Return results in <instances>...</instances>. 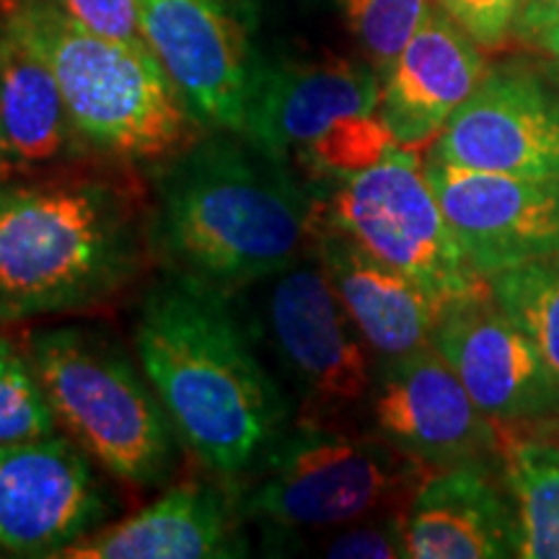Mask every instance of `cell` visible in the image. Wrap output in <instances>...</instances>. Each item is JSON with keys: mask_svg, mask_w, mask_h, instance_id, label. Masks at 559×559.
<instances>
[{"mask_svg": "<svg viewBox=\"0 0 559 559\" xmlns=\"http://www.w3.org/2000/svg\"><path fill=\"white\" fill-rule=\"evenodd\" d=\"M485 50L438 3L381 73L379 115L402 148L417 151L474 94L487 73Z\"/></svg>", "mask_w": 559, "mask_h": 559, "instance_id": "cell-16", "label": "cell"}, {"mask_svg": "<svg viewBox=\"0 0 559 559\" xmlns=\"http://www.w3.org/2000/svg\"><path fill=\"white\" fill-rule=\"evenodd\" d=\"M412 559L519 557L513 502L495 487L492 469L432 472L407 508Z\"/></svg>", "mask_w": 559, "mask_h": 559, "instance_id": "cell-20", "label": "cell"}, {"mask_svg": "<svg viewBox=\"0 0 559 559\" xmlns=\"http://www.w3.org/2000/svg\"><path fill=\"white\" fill-rule=\"evenodd\" d=\"M55 432H60L58 417L34 368L29 347L0 330V449Z\"/></svg>", "mask_w": 559, "mask_h": 559, "instance_id": "cell-23", "label": "cell"}, {"mask_svg": "<svg viewBox=\"0 0 559 559\" xmlns=\"http://www.w3.org/2000/svg\"><path fill=\"white\" fill-rule=\"evenodd\" d=\"M313 254L368 347L381 360L428 347L440 306L423 285L376 260L349 236L313 226Z\"/></svg>", "mask_w": 559, "mask_h": 559, "instance_id": "cell-18", "label": "cell"}, {"mask_svg": "<svg viewBox=\"0 0 559 559\" xmlns=\"http://www.w3.org/2000/svg\"><path fill=\"white\" fill-rule=\"evenodd\" d=\"M3 39H5V5L0 0V55H3Z\"/></svg>", "mask_w": 559, "mask_h": 559, "instance_id": "cell-31", "label": "cell"}, {"mask_svg": "<svg viewBox=\"0 0 559 559\" xmlns=\"http://www.w3.org/2000/svg\"><path fill=\"white\" fill-rule=\"evenodd\" d=\"M428 158L559 181V88L515 62L489 68L432 140Z\"/></svg>", "mask_w": 559, "mask_h": 559, "instance_id": "cell-13", "label": "cell"}, {"mask_svg": "<svg viewBox=\"0 0 559 559\" xmlns=\"http://www.w3.org/2000/svg\"><path fill=\"white\" fill-rule=\"evenodd\" d=\"M381 75L342 55H288L257 60L243 138L270 156L293 160L345 117L379 111Z\"/></svg>", "mask_w": 559, "mask_h": 559, "instance_id": "cell-15", "label": "cell"}, {"mask_svg": "<svg viewBox=\"0 0 559 559\" xmlns=\"http://www.w3.org/2000/svg\"><path fill=\"white\" fill-rule=\"evenodd\" d=\"M241 510L207 481H181L128 519L107 523L60 559H228L247 557Z\"/></svg>", "mask_w": 559, "mask_h": 559, "instance_id": "cell-17", "label": "cell"}, {"mask_svg": "<svg viewBox=\"0 0 559 559\" xmlns=\"http://www.w3.org/2000/svg\"><path fill=\"white\" fill-rule=\"evenodd\" d=\"M124 169L0 179V324L102 311L145 275L151 213Z\"/></svg>", "mask_w": 559, "mask_h": 559, "instance_id": "cell-2", "label": "cell"}, {"mask_svg": "<svg viewBox=\"0 0 559 559\" xmlns=\"http://www.w3.org/2000/svg\"><path fill=\"white\" fill-rule=\"evenodd\" d=\"M347 32L379 75L412 39L432 0H334Z\"/></svg>", "mask_w": 559, "mask_h": 559, "instance_id": "cell-25", "label": "cell"}, {"mask_svg": "<svg viewBox=\"0 0 559 559\" xmlns=\"http://www.w3.org/2000/svg\"><path fill=\"white\" fill-rule=\"evenodd\" d=\"M140 32L205 130L243 132L257 55L243 0H138Z\"/></svg>", "mask_w": 559, "mask_h": 559, "instance_id": "cell-9", "label": "cell"}, {"mask_svg": "<svg viewBox=\"0 0 559 559\" xmlns=\"http://www.w3.org/2000/svg\"><path fill=\"white\" fill-rule=\"evenodd\" d=\"M430 345L495 423L519 425L559 412L557 376L500 309L489 280L440 306Z\"/></svg>", "mask_w": 559, "mask_h": 559, "instance_id": "cell-12", "label": "cell"}, {"mask_svg": "<svg viewBox=\"0 0 559 559\" xmlns=\"http://www.w3.org/2000/svg\"><path fill=\"white\" fill-rule=\"evenodd\" d=\"M148 213L153 260L234 293L304 257L317 192L290 160L241 132L210 130L160 160Z\"/></svg>", "mask_w": 559, "mask_h": 559, "instance_id": "cell-3", "label": "cell"}, {"mask_svg": "<svg viewBox=\"0 0 559 559\" xmlns=\"http://www.w3.org/2000/svg\"><path fill=\"white\" fill-rule=\"evenodd\" d=\"M526 45L542 52V58L547 60V66L551 70V83L559 86V19L551 21L547 26H542L539 32L531 34Z\"/></svg>", "mask_w": 559, "mask_h": 559, "instance_id": "cell-30", "label": "cell"}, {"mask_svg": "<svg viewBox=\"0 0 559 559\" xmlns=\"http://www.w3.org/2000/svg\"><path fill=\"white\" fill-rule=\"evenodd\" d=\"M230 293L166 270L140 298L135 353L181 449L215 477L257 474L290 432V402L257 358Z\"/></svg>", "mask_w": 559, "mask_h": 559, "instance_id": "cell-1", "label": "cell"}, {"mask_svg": "<svg viewBox=\"0 0 559 559\" xmlns=\"http://www.w3.org/2000/svg\"><path fill=\"white\" fill-rule=\"evenodd\" d=\"M324 557L332 559H402L409 557L407 513H383L347 523L326 542Z\"/></svg>", "mask_w": 559, "mask_h": 559, "instance_id": "cell-26", "label": "cell"}, {"mask_svg": "<svg viewBox=\"0 0 559 559\" xmlns=\"http://www.w3.org/2000/svg\"><path fill=\"white\" fill-rule=\"evenodd\" d=\"M551 430H555L559 436V412H557V415H551Z\"/></svg>", "mask_w": 559, "mask_h": 559, "instance_id": "cell-32", "label": "cell"}, {"mask_svg": "<svg viewBox=\"0 0 559 559\" xmlns=\"http://www.w3.org/2000/svg\"><path fill=\"white\" fill-rule=\"evenodd\" d=\"M267 330L285 373L319 412L345 409L373 391L370 347L321 264L277 272L267 296Z\"/></svg>", "mask_w": 559, "mask_h": 559, "instance_id": "cell-11", "label": "cell"}, {"mask_svg": "<svg viewBox=\"0 0 559 559\" xmlns=\"http://www.w3.org/2000/svg\"><path fill=\"white\" fill-rule=\"evenodd\" d=\"M5 16L52 68L91 156L160 164L187 148L200 122L145 41L86 29L58 0H3Z\"/></svg>", "mask_w": 559, "mask_h": 559, "instance_id": "cell-4", "label": "cell"}, {"mask_svg": "<svg viewBox=\"0 0 559 559\" xmlns=\"http://www.w3.org/2000/svg\"><path fill=\"white\" fill-rule=\"evenodd\" d=\"M68 16L86 29L122 41H145L140 32L138 0H58Z\"/></svg>", "mask_w": 559, "mask_h": 559, "instance_id": "cell-28", "label": "cell"}, {"mask_svg": "<svg viewBox=\"0 0 559 559\" xmlns=\"http://www.w3.org/2000/svg\"><path fill=\"white\" fill-rule=\"evenodd\" d=\"M313 226L340 230L376 260L423 285L438 304L487 283L461 251L415 151L396 145L379 164L313 181Z\"/></svg>", "mask_w": 559, "mask_h": 559, "instance_id": "cell-7", "label": "cell"}, {"mask_svg": "<svg viewBox=\"0 0 559 559\" xmlns=\"http://www.w3.org/2000/svg\"><path fill=\"white\" fill-rule=\"evenodd\" d=\"M423 166L461 251L485 280L559 254V181L436 158Z\"/></svg>", "mask_w": 559, "mask_h": 559, "instance_id": "cell-14", "label": "cell"}, {"mask_svg": "<svg viewBox=\"0 0 559 559\" xmlns=\"http://www.w3.org/2000/svg\"><path fill=\"white\" fill-rule=\"evenodd\" d=\"M117 506L96 461L62 430L0 449V557L60 559Z\"/></svg>", "mask_w": 559, "mask_h": 559, "instance_id": "cell-8", "label": "cell"}, {"mask_svg": "<svg viewBox=\"0 0 559 559\" xmlns=\"http://www.w3.org/2000/svg\"><path fill=\"white\" fill-rule=\"evenodd\" d=\"M60 430L111 479L140 492L169 485L179 436L156 389L120 340L83 324L26 334Z\"/></svg>", "mask_w": 559, "mask_h": 559, "instance_id": "cell-5", "label": "cell"}, {"mask_svg": "<svg viewBox=\"0 0 559 559\" xmlns=\"http://www.w3.org/2000/svg\"><path fill=\"white\" fill-rule=\"evenodd\" d=\"M373 419L383 440L432 472L500 464V425L479 409L432 345L381 360Z\"/></svg>", "mask_w": 559, "mask_h": 559, "instance_id": "cell-10", "label": "cell"}, {"mask_svg": "<svg viewBox=\"0 0 559 559\" xmlns=\"http://www.w3.org/2000/svg\"><path fill=\"white\" fill-rule=\"evenodd\" d=\"M396 145L400 143L391 138L379 111H373V115L345 117L332 124L296 158L311 181H332L379 164Z\"/></svg>", "mask_w": 559, "mask_h": 559, "instance_id": "cell-24", "label": "cell"}, {"mask_svg": "<svg viewBox=\"0 0 559 559\" xmlns=\"http://www.w3.org/2000/svg\"><path fill=\"white\" fill-rule=\"evenodd\" d=\"M489 288L559 381V254L500 272Z\"/></svg>", "mask_w": 559, "mask_h": 559, "instance_id": "cell-22", "label": "cell"}, {"mask_svg": "<svg viewBox=\"0 0 559 559\" xmlns=\"http://www.w3.org/2000/svg\"><path fill=\"white\" fill-rule=\"evenodd\" d=\"M559 19V0H523V9L515 26V37L526 41L531 34L539 32L542 26Z\"/></svg>", "mask_w": 559, "mask_h": 559, "instance_id": "cell-29", "label": "cell"}, {"mask_svg": "<svg viewBox=\"0 0 559 559\" xmlns=\"http://www.w3.org/2000/svg\"><path fill=\"white\" fill-rule=\"evenodd\" d=\"M498 466L519 523V557L559 559V440L500 425Z\"/></svg>", "mask_w": 559, "mask_h": 559, "instance_id": "cell-21", "label": "cell"}, {"mask_svg": "<svg viewBox=\"0 0 559 559\" xmlns=\"http://www.w3.org/2000/svg\"><path fill=\"white\" fill-rule=\"evenodd\" d=\"M432 469L376 436L319 423L290 428L239 510L280 531L342 528L383 513H407Z\"/></svg>", "mask_w": 559, "mask_h": 559, "instance_id": "cell-6", "label": "cell"}, {"mask_svg": "<svg viewBox=\"0 0 559 559\" xmlns=\"http://www.w3.org/2000/svg\"><path fill=\"white\" fill-rule=\"evenodd\" d=\"M91 158L52 68L5 16L0 55V179Z\"/></svg>", "mask_w": 559, "mask_h": 559, "instance_id": "cell-19", "label": "cell"}, {"mask_svg": "<svg viewBox=\"0 0 559 559\" xmlns=\"http://www.w3.org/2000/svg\"><path fill=\"white\" fill-rule=\"evenodd\" d=\"M485 52L502 50L515 37L523 0H432Z\"/></svg>", "mask_w": 559, "mask_h": 559, "instance_id": "cell-27", "label": "cell"}]
</instances>
